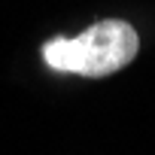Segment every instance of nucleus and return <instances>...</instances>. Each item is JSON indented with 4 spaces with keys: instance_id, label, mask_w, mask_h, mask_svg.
Listing matches in <instances>:
<instances>
[{
    "instance_id": "f257e3e1",
    "label": "nucleus",
    "mask_w": 155,
    "mask_h": 155,
    "mask_svg": "<svg viewBox=\"0 0 155 155\" xmlns=\"http://www.w3.org/2000/svg\"><path fill=\"white\" fill-rule=\"evenodd\" d=\"M140 49L137 31L128 21L107 18L85 28L79 37H58L43 46V58L52 70L79 76H110L134 61Z\"/></svg>"
}]
</instances>
